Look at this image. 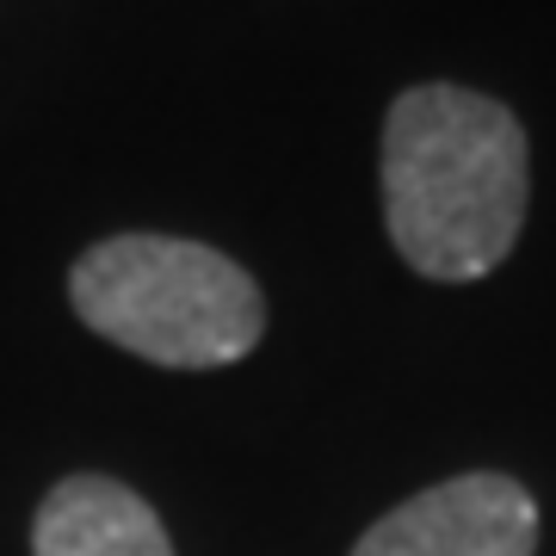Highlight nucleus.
<instances>
[{
	"label": "nucleus",
	"instance_id": "f257e3e1",
	"mask_svg": "<svg viewBox=\"0 0 556 556\" xmlns=\"http://www.w3.org/2000/svg\"><path fill=\"white\" fill-rule=\"evenodd\" d=\"M532 199L526 130L470 87H408L383 118V223L420 278L470 285L514 254Z\"/></svg>",
	"mask_w": 556,
	"mask_h": 556
},
{
	"label": "nucleus",
	"instance_id": "f03ea898",
	"mask_svg": "<svg viewBox=\"0 0 556 556\" xmlns=\"http://www.w3.org/2000/svg\"><path fill=\"white\" fill-rule=\"evenodd\" d=\"M68 303L100 340L167 365H236L266 334V298L229 254L186 236L93 241L68 273Z\"/></svg>",
	"mask_w": 556,
	"mask_h": 556
},
{
	"label": "nucleus",
	"instance_id": "7ed1b4c3",
	"mask_svg": "<svg viewBox=\"0 0 556 556\" xmlns=\"http://www.w3.org/2000/svg\"><path fill=\"white\" fill-rule=\"evenodd\" d=\"M538 501L501 470H470L420 489L353 544V556H532Z\"/></svg>",
	"mask_w": 556,
	"mask_h": 556
},
{
	"label": "nucleus",
	"instance_id": "20e7f679",
	"mask_svg": "<svg viewBox=\"0 0 556 556\" xmlns=\"http://www.w3.org/2000/svg\"><path fill=\"white\" fill-rule=\"evenodd\" d=\"M31 556H174V538L137 489L62 477L31 519Z\"/></svg>",
	"mask_w": 556,
	"mask_h": 556
}]
</instances>
